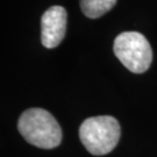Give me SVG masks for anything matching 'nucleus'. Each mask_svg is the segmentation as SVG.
Masks as SVG:
<instances>
[{
	"label": "nucleus",
	"mask_w": 157,
	"mask_h": 157,
	"mask_svg": "<svg viewBox=\"0 0 157 157\" xmlns=\"http://www.w3.org/2000/svg\"><path fill=\"white\" fill-rule=\"evenodd\" d=\"M113 50L119 61L134 73H143L152 61L150 43L137 32H124L114 40Z\"/></svg>",
	"instance_id": "7ed1b4c3"
},
{
	"label": "nucleus",
	"mask_w": 157,
	"mask_h": 157,
	"mask_svg": "<svg viewBox=\"0 0 157 157\" xmlns=\"http://www.w3.org/2000/svg\"><path fill=\"white\" fill-rule=\"evenodd\" d=\"M17 129L28 143L42 149L61 144L62 130L56 119L43 108H29L21 114Z\"/></svg>",
	"instance_id": "f257e3e1"
},
{
	"label": "nucleus",
	"mask_w": 157,
	"mask_h": 157,
	"mask_svg": "<svg viewBox=\"0 0 157 157\" xmlns=\"http://www.w3.org/2000/svg\"><path fill=\"white\" fill-rule=\"evenodd\" d=\"M117 0H80V8L85 17L97 19L111 11Z\"/></svg>",
	"instance_id": "39448f33"
},
{
	"label": "nucleus",
	"mask_w": 157,
	"mask_h": 157,
	"mask_svg": "<svg viewBox=\"0 0 157 157\" xmlns=\"http://www.w3.org/2000/svg\"><path fill=\"white\" fill-rule=\"evenodd\" d=\"M121 129L118 120L111 115L86 119L79 128V137L86 150L95 156L111 152L120 140Z\"/></svg>",
	"instance_id": "f03ea898"
},
{
	"label": "nucleus",
	"mask_w": 157,
	"mask_h": 157,
	"mask_svg": "<svg viewBox=\"0 0 157 157\" xmlns=\"http://www.w3.org/2000/svg\"><path fill=\"white\" fill-rule=\"evenodd\" d=\"M41 42L48 49L56 48L67 33V11L62 6H52L41 17Z\"/></svg>",
	"instance_id": "20e7f679"
}]
</instances>
